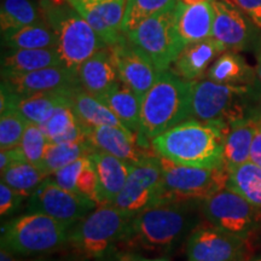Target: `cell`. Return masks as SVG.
Returning <instances> with one entry per match:
<instances>
[{
	"instance_id": "cell-1",
	"label": "cell",
	"mask_w": 261,
	"mask_h": 261,
	"mask_svg": "<svg viewBox=\"0 0 261 261\" xmlns=\"http://www.w3.org/2000/svg\"><path fill=\"white\" fill-rule=\"evenodd\" d=\"M201 201L160 203L130 218L119 249L168 254L188 240L202 219Z\"/></svg>"
},
{
	"instance_id": "cell-2",
	"label": "cell",
	"mask_w": 261,
	"mask_h": 261,
	"mask_svg": "<svg viewBox=\"0 0 261 261\" xmlns=\"http://www.w3.org/2000/svg\"><path fill=\"white\" fill-rule=\"evenodd\" d=\"M230 125L189 119L151 140L156 154L178 165L214 168L224 163V143Z\"/></svg>"
},
{
	"instance_id": "cell-3",
	"label": "cell",
	"mask_w": 261,
	"mask_h": 261,
	"mask_svg": "<svg viewBox=\"0 0 261 261\" xmlns=\"http://www.w3.org/2000/svg\"><path fill=\"white\" fill-rule=\"evenodd\" d=\"M191 100L192 81L181 79L171 70L161 71L142 99L139 142L152 146L155 137L191 119Z\"/></svg>"
},
{
	"instance_id": "cell-4",
	"label": "cell",
	"mask_w": 261,
	"mask_h": 261,
	"mask_svg": "<svg viewBox=\"0 0 261 261\" xmlns=\"http://www.w3.org/2000/svg\"><path fill=\"white\" fill-rule=\"evenodd\" d=\"M73 225L40 212H27L3 224L0 247L16 256L48 255L67 247Z\"/></svg>"
},
{
	"instance_id": "cell-5",
	"label": "cell",
	"mask_w": 261,
	"mask_h": 261,
	"mask_svg": "<svg viewBox=\"0 0 261 261\" xmlns=\"http://www.w3.org/2000/svg\"><path fill=\"white\" fill-rule=\"evenodd\" d=\"M261 94L259 86H234L212 80L192 81L191 119L200 121H224L255 116Z\"/></svg>"
},
{
	"instance_id": "cell-6",
	"label": "cell",
	"mask_w": 261,
	"mask_h": 261,
	"mask_svg": "<svg viewBox=\"0 0 261 261\" xmlns=\"http://www.w3.org/2000/svg\"><path fill=\"white\" fill-rule=\"evenodd\" d=\"M129 220L115 205H98L73 225L67 246L83 259H104L117 252Z\"/></svg>"
},
{
	"instance_id": "cell-7",
	"label": "cell",
	"mask_w": 261,
	"mask_h": 261,
	"mask_svg": "<svg viewBox=\"0 0 261 261\" xmlns=\"http://www.w3.org/2000/svg\"><path fill=\"white\" fill-rule=\"evenodd\" d=\"M45 21L56 32L57 50L61 60L69 69L76 70L97 51L106 47L89 22L70 4L42 11Z\"/></svg>"
},
{
	"instance_id": "cell-8",
	"label": "cell",
	"mask_w": 261,
	"mask_h": 261,
	"mask_svg": "<svg viewBox=\"0 0 261 261\" xmlns=\"http://www.w3.org/2000/svg\"><path fill=\"white\" fill-rule=\"evenodd\" d=\"M160 156V155H159ZM163 180L160 203L182 201H204L227 187L228 168L191 167L178 165L160 156Z\"/></svg>"
},
{
	"instance_id": "cell-9",
	"label": "cell",
	"mask_w": 261,
	"mask_h": 261,
	"mask_svg": "<svg viewBox=\"0 0 261 261\" xmlns=\"http://www.w3.org/2000/svg\"><path fill=\"white\" fill-rule=\"evenodd\" d=\"M175 5L146 18L126 34L130 44L145 54L160 71L168 70L184 48L177 29Z\"/></svg>"
},
{
	"instance_id": "cell-10",
	"label": "cell",
	"mask_w": 261,
	"mask_h": 261,
	"mask_svg": "<svg viewBox=\"0 0 261 261\" xmlns=\"http://www.w3.org/2000/svg\"><path fill=\"white\" fill-rule=\"evenodd\" d=\"M202 214L212 226L247 240L261 221L256 208L228 188L202 201Z\"/></svg>"
},
{
	"instance_id": "cell-11",
	"label": "cell",
	"mask_w": 261,
	"mask_h": 261,
	"mask_svg": "<svg viewBox=\"0 0 261 261\" xmlns=\"http://www.w3.org/2000/svg\"><path fill=\"white\" fill-rule=\"evenodd\" d=\"M162 180L163 171L159 155L133 163L125 187L113 205L133 218L140 212L160 204Z\"/></svg>"
},
{
	"instance_id": "cell-12",
	"label": "cell",
	"mask_w": 261,
	"mask_h": 261,
	"mask_svg": "<svg viewBox=\"0 0 261 261\" xmlns=\"http://www.w3.org/2000/svg\"><path fill=\"white\" fill-rule=\"evenodd\" d=\"M96 207L93 200L65 190L47 177L28 197L27 212H40L63 223L75 224Z\"/></svg>"
},
{
	"instance_id": "cell-13",
	"label": "cell",
	"mask_w": 261,
	"mask_h": 261,
	"mask_svg": "<svg viewBox=\"0 0 261 261\" xmlns=\"http://www.w3.org/2000/svg\"><path fill=\"white\" fill-rule=\"evenodd\" d=\"M189 261H249L247 238L214 226H198L187 240Z\"/></svg>"
},
{
	"instance_id": "cell-14",
	"label": "cell",
	"mask_w": 261,
	"mask_h": 261,
	"mask_svg": "<svg viewBox=\"0 0 261 261\" xmlns=\"http://www.w3.org/2000/svg\"><path fill=\"white\" fill-rule=\"evenodd\" d=\"M213 38L228 51L254 50L261 37V31L242 10L228 0H213Z\"/></svg>"
},
{
	"instance_id": "cell-15",
	"label": "cell",
	"mask_w": 261,
	"mask_h": 261,
	"mask_svg": "<svg viewBox=\"0 0 261 261\" xmlns=\"http://www.w3.org/2000/svg\"><path fill=\"white\" fill-rule=\"evenodd\" d=\"M110 48L120 81L143 99L159 79L161 71L145 54L130 44L126 35Z\"/></svg>"
},
{
	"instance_id": "cell-16",
	"label": "cell",
	"mask_w": 261,
	"mask_h": 261,
	"mask_svg": "<svg viewBox=\"0 0 261 261\" xmlns=\"http://www.w3.org/2000/svg\"><path fill=\"white\" fill-rule=\"evenodd\" d=\"M2 87L18 97L40 92L70 90L81 87L79 74L65 65H56L23 74L2 76Z\"/></svg>"
},
{
	"instance_id": "cell-17",
	"label": "cell",
	"mask_w": 261,
	"mask_h": 261,
	"mask_svg": "<svg viewBox=\"0 0 261 261\" xmlns=\"http://www.w3.org/2000/svg\"><path fill=\"white\" fill-rule=\"evenodd\" d=\"M69 4L89 22L107 46H113L125 37L122 19L126 0H69Z\"/></svg>"
},
{
	"instance_id": "cell-18",
	"label": "cell",
	"mask_w": 261,
	"mask_h": 261,
	"mask_svg": "<svg viewBox=\"0 0 261 261\" xmlns=\"http://www.w3.org/2000/svg\"><path fill=\"white\" fill-rule=\"evenodd\" d=\"M86 139L93 150L108 152L130 165L158 155L152 146H144L135 133L120 127L100 126L86 129Z\"/></svg>"
},
{
	"instance_id": "cell-19",
	"label": "cell",
	"mask_w": 261,
	"mask_h": 261,
	"mask_svg": "<svg viewBox=\"0 0 261 261\" xmlns=\"http://www.w3.org/2000/svg\"><path fill=\"white\" fill-rule=\"evenodd\" d=\"M226 51V48L215 38L191 42L184 48L171 65V71L187 81L200 80L215 58Z\"/></svg>"
},
{
	"instance_id": "cell-20",
	"label": "cell",
	"mask_w": 261,
	"mask_h": 261,
	"mask_svg": "<svg viewBox=\"0 0 261 261\" xmlns=\"http://www.w3.org/2000/svg\"><path fill=\"white\" fill-rule=\"evenodd\" d=\"M98 177V205L114 204L125 187L130 163L108 152L94 150L90 154Z\"/></svg>"
},
{
	"instance_id": "cell-21",
	"label": "cell",
	"mask_w": 261,
	"mask_h": 261,
	"mask_svg": "<svg viewBox=\"0 0 261 261\" xmlns=\"http://www.w3.org/2000/svg\"><path fill=\"white\" fill-rule=\"evenodd\" d=\"M77 74L81 87L97 98L121 83L114 63L110 46L103 47L92 57L85 61L77 69Z\"/></svg>"
},
{
	"instance_id": "cell-22",
	"label": "cell",
	"mask_w": 261,
	"mask_h": 261,
	"mask_svg": "<svg viewBox=\"0 0 261 261\" xmlns=\"http://www.w3.org/2000/svg\"><path fill=\"white\" fill-rule=\"evenodd\" d=\"M175 8L178 34L184 46L213 37L214 9L212 2L185 5L178 0Z\"/></svg>"
},
{
	"instance_id": "cell-23",
	"label": "cell",
	"mask_w": 261,
	"mask_h": 261,
	"mask_svg": "<svg viewBox=\"0 0 261 261\" xmlns=\"http://www.w3.org/2000/svg\"><path fill=\"white\" fill-rule=\"evenodd\" d=\"M56 65H63L57 47L6 48L2 55V76L29 73Z\"/></svg>"
},
{
	"instance_id": "cell-24",
	"label": "cell",
	"mask_w": 261,
	"mask_h": 261,
	"mask_svg": "<svg viewBox=\"0 0 261 261\" xmlns=\"http://www.w3.org/2000/svg\"><path fill=\"white\" fill-rule=\"evenodd\" d=\"M70 107L76 119L86 129L100 126H114L127 129L106 103L86 92L83 87L73 90L70 96Z\"/></svg>"
},
{
	"instance_id": "cell-25",
	"label": "cell",
	"mask_w": 261,
	"mask_h": 261,
	"mask_svg": "<svg viewBox=\"0 0 261 261\" xmlns=\"http://www.w3.org/2000/svg\"><path fill=\"white\" fill-rule=\"evenodd\" d=\"M260 125L253 117L230 123L224 143V163L228 169L249 161L254 137Z\"/></svg>"
},
{
	"instance_id": "cell-26",
	"label": "cell",
	"mask_w": 261,
	"mask_h": 261,
	"mask_svg": "<svg viewBox=\"0 0 261 261\" xmlns=\"http://www.w3.org/2000/svg\"><path fill=\"white\" fill-rule=\"evenodd\" d=\"M73 90L75 89L40 92L25 97L16 96L15 109L18 110L29 122L42 125L50 119L58 107L70 104Z\"/></svg>"
},
{
	"instance_id": "cell-27",
	"label": "cell",
	"mask_w": 261,
	"mask_h": 261,
	"mask_svg": "<svg viewBox=\"0 0 261 261\" xmlns=\"http://www.w3.org/2000/svg\"><path fill=\"white\" fill-rule=\"evenodd\" d=\"M210 80L218 84L234 86H255L256 71L242 56L233 51L225 52L215 60L208 69Z\"/></svg>"
},
{
	"instance_id": "cell-28",
	"label": "cell",
	"mask_w": 261,
	"mask_h": 261,
	"mask_svg": "<svg viewBox=\"0 0 261 261\" xmlns=\"http://www.w3.org/2000/svg\"><path fill=\"white\" fill-rule=\"evenodd\" d=\"M99 99L112 109L128 130L138 137L140 135L142 99L122 83L108 91Z\"/></svg>"
},
{
	"instance_id": "cell-29",
	"label": "cell",
	"mask_w": 261,
	"mask_h": 261,
	"mask_svg": "<svg viewBox=\"0 0 261 261\" xmlns=\"http://www.w3.org/2000/svg\"><path fill=\"white\" fill-rule=\"evenodd\" d=\"M2 44L5 48H51L58 46V38L44 18L37 23L2 33Z\"/></svg>"
},
{
	"instance_id": "cell-30",
	"label": "cell",
	"mask_w": 261,
	"mask_h": 261,
	"mask_svg": "<svg viewBox=\"0 0 261 261\" xmlns=\"http://www.w3.org/2000/svg\"><path fill=\"white\" fill-rule=\"evenodd\" d=\"M40 126L50 143H69L86 139V128L76 119L70 104L58 107L50 119Z\"/></svg>"
},
{
	"instance_id": "cell-31",
	"label": "cell",
	"mask_w": 261,
	"mask_h": 261,
	"mask_svg": "<svg viewBox=\"0 0 261 261\" xmlns=\"http://www.w3.org/2000/svg\"><path fill=\"white\" fill-rule=\"evenodd\" d=\"M252 203L261 215V167L249 161L228 169L227 187Z\"/></svg>"
},
{
	"instance_id": "cell-32",
	"label": "cell",
	"mask_w": 261,
	"mask_h": 261,
	"mask_svg": "<svg viewBox=\"0 0 261 261\" xmlns=\"http://www.w3.org/2000/svg\"><path fill=\"white\" fill-rule=\"evenodd\" d=\"M44 19L40 5L33 0H3L0 11L2 33L11 32Z\"/></svg>"
},
{
	"instance_id": "cell-33",
	"label": "cell",
	"mask_w": 261,
	"mask_h": 261,
	"mask_svg": "<svg viewBox=\"0 0 261 261\" xmlns=\"http://www.w3.org/2000/svg\"><path fill=\"white\" fill-rule=\"evenodd\" d=\"M93 151L94 150L87 139L69 143H50L40 169L48 177L58 169L65 167L84 156L90 155Z\"/></svg>"
},
{
	"instance_id": "cell-34",
	"label": "cell",
	"mask_w": 261,
	"mask_h": 261,
	"mask_svg": "<svg viewBox=\"0 0 261 261\" xmlns=\"http://www.w3.org/2000/svg\"><path fill=\"white\" fill-rule=\"evenodd\" d=\"M47 175L25 160H16L2 172V181L29 197Z\"/></svg>"
},
{
	"instance_id": "cell-35",
	"label": "cell",
	"mask_w": 261,
	"mask_h": 261,
	"mask_svg": "<svg viewBox=\"0 0 261 261\" xmlns=\"http://www.w3.org/2000/svg\"><path fill=\"white\" fill-rule=\"evenodd\" d=\"M178 0H126L122 19V32L127 34L139 23L163 10L172 8Z\"/></svg>"
},
{
	"instance_id": "cell-36",
	"label": "cell",
	"mask_w": 261,
	"mask_h": 261,
	"mask_svg": "<svg viewBox=\"0 0 261 261\" xmlns=\"http://www.w3.org/2000/svg\"><path fill=\"white\" fill-rule=\"evenodd\" d=\"M48 144H50V140L42 127L38 123L29 122L17 148L25 161L40 168Z\"/></svg>"
},
{
	"instance_id": "cell-37",
	"label": "cell",
	"mask_w": 261,
	"mask_h": 261,
	"mask_svg": "<svg viewBox=\"0 0 261 261\" xmlns=\"http://www.w3.org/2000/svg\"><path fill=\"white\" fill-rule=\"evenodd\" d=\"M29 121L18 110L3 113L0 117V148L9 150L17 148Z\"/></svg>"
},
{
	"instance_id": "cell-38",
	"label": "cell",
	"mask_w": 261,
	"mask_h": 261,
	"mask_svg": "<svg viewBox=\"0 0 261 261\" xmlns=\"http://www.w3.org/2000/svg\"><path fill=\"white\" fill-rule=\"evenodd\" d=\"M98 177L94 163L90 155H87V160L84 167L81 168L75 182V192L85 197L91 198L98 204Z\"/></svg>"
},
{
	"instance_id": "cell-39",
	"label": "cell",
	"mask_w": 261,
	"mask_h": 261,
	"mask_svg": "<svg viewBox=\"0 0 261 261\" xmlns=\"http://www.w3.org/2000/svg\"><path fill=\"white\" fill-rule=\"evenodd\" d=\"M86 160L87 156H84V158L67 165L65 167L58 169L57 172L48 175V177L56 182L58 187L63 188L68 191L75 192V182H76V178L77 175H79L81 168L84 167Z\"/></svg>"
},
{
	"instance_id": "cell-40",
	"label": "cell",
	"mask_w": 261,
	"mask_h": 261,
	"mask_svg": "<svg viewBox=\"0 0 261 261\" xmlns=\"http://www.w3.org/2000/svg\"><path fill=\"white\" fill-rule=\"evenodd\" d=\"M25 196L9 187L5 182H0V215L8 218L14 215L22 207Z\"/></svg>"
},
{
	"instance_id": "cell-41",
	"label": "cell",
	"mask_w": 261,
	"mask_h": 261,
	"mask_svg": "<svg viewBox=\"0 0 261 261\" xmlns=\"http://www.w3.org/2000/svg\"><path fill=\"white\" fill-rule=\"evenodd\" d=\"M233 4L242 10L261 31V0H234Z\"/></svg>"
},
{
	"instance_id": "cell-42",
	"label": "cell",
	"mask_w": 261,
	"mask_h": 261,
	"mask_svg": "<svg viewBox=\"0 0 261 261\" xmlns=\"http://www.w3.org/2000/svg\"><path fill=\"white\" fill-rule=\"evenodd\" d=\"M250 161L261 167V125L254 137L252 150H250Z\"/></svg>"
},
{
	"instance_id": "cell-43",
	"label": "cell",
	"mask_w": 261,
	"mask_h": 261,
	"mask_svg": "<svg viewBox=\"0 0 261 261\" xmlns=\"http://www.w3.org/2000/svg\"><path fill=\"white\" fill-rule=\"evenodd\" d=\"M67 4H69V0H39V5L42 11H46L52 8H60Z\"/></svg>"
},
{
	"instance_id": "cell-44",
	"label": "cell",
	"mask_w": 261,
	"mask_h": 261,
	"mask_svg": "<svg viewBox=\"0 0 261 261\" xmlns=\"http://www.w3.org/2000/svg\"><path fill=\"white\" fill-rule=\"evenodd\" d=\"M254 51H255L256 61H257L256 69H255L257 86H259V89L261 90V37H260L259 40H257L255 47H254Z\"/></svg>"
},
{
	"instance_id": "cell-45",
	"label": "cell",
	"mask_w": 261,
	"mask_h": 261,
	"mask_svg": "<svg viewBox=\"0 0 261 261\" xmlns=\"http://www.w3.org/2000/svg\"><path fill=\"white\" fill-rule=\"evenodd\" d=\"M120 252L122 253L123 260L125 261H169L168 259H165V257H158V259H146V257H142L136 253L123 252V250H120Z\"/></svg>"
},
{
	"instance_id": "cell-46",
	"label": "cell",
	"mask_w": 261,
	"mask_h": 261,
	"mask_svg": "<svg viewBox=\"0 0 261 261\" xmlns=\"http://www.w3.org/2000/svg\"><path fill=\"white\" fill-rule=\"evenodd\" d=\"M0 261H47L41 257H34V259H22V256L12 255L5 250H0Z\"/></svg>"
},
{
	"instance_id": "cell-47",
	"label": "cell",
	"mask_w": 261,
	"mask_h": 261,
	"mask_svg": "<svg viewBox=\"0 0 261 261\" xmlns=\"http://www.w3.org/2000/svg\"><path fill=\"white\" fill-rule=\"evenodd\" d=\"M97 261H125L123 260V256H122V253L120 252V250H117V252L113 253L112 255L104 257V259H100V260H97Z\"/></svg>"
},
{
	"instance_id": "cell-48",
	"label": "cell",
	"mask_w": 261,
	"mask_h": 261,
	"mask_svg": "<svg viewBox=\"0 0 261 261\" xmlns=\"http://www.w3.org/2000/svg\"><path fill=\"white\" fill-rule=\"evenodd\" d=\"M179 2L184 3L185 5H196V4H201V3L213 2V0H179Z\"/></svg>"
},
{
	"instance_id": "cell-49",
	"label": "cell",
	"mask_w": 261,
	"mask_h": 261,
	"mask_svg": "<svg viewBox=\"0 0 261 261\" xmlns=\"http://www.w3.org/2000/svg\"><path fill=\"white\" fill-rule=\"evenodd\" d=\"M254 119L257 120V121L261 123V94H260V98H259V103H257L256 113H255V116H254Z\"/></svg>"
},
{
	"instance_id": "cell-50",
	"label": "cell",
	"mask_w": 261,
	"mask_h": 261,
	"mask_svg": "<svg viewBox=\"0 0 261 261\" xmlns=\"http://www.w3.org/2000/svg\"><path fill=\"white\" fill-rule=\"evenodd\" d=\"M252 261H261V257H260V259H255V260H252Z\"/></svg>"
},
{
	"instance_id": "cell-51",
	"label": "cell",
	"mask_w": 261,
	"mask_h": 261,
	"mask_svg": "<svg viewBox=\"0 0 261 261\" xmlns=\"http://www.w3.org/2000/svg\"><path fill=\"white\" fill-rule=\"evenodd\" d=\"M81 261H91V260H87V259H83Z\"/></svg>"
}]
</instances>
